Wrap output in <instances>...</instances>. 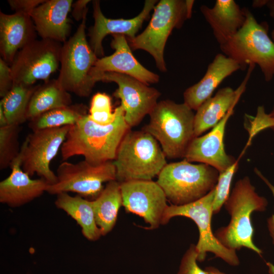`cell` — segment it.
Wrapping results in <instances>:
<instances>
[{
    "mask_svg": "<svg viewBox=\"0 0 274 274\" xmlns=\"http://www.w3.org/2000/svg\"><path fill=\"white\" fill-rule=\"evenodd\" d=\"M115 120L108 125H98L91 120L88 114L71 125L61 147L62 160L77 155L93 165H98L115 159L119 146L130 129L120 105L116 107Z\"/></svg>",
    "mask_w": 274,
    "mask_h": 274,
    "instance_id": "obj_1",
    "label": "cell"
},
{
    "mask_svg": "<svg viewBox=\"0 0 274 274\" xmlns=\"http://www.w3.org/2000/svg\"><path fill=\"white\" fill-rule=\"evenodd\" d=\"M267 204L266 199L256 193L248 177L237 181L224 203L230 221L228 225L216 231L217 239L229 249L235 251L245 247L261 256L262 250L253 241L251 215L253 212L264 211Z\"/></svg>",
    "mask_w": 274,
    "mask_h": 274,
    "instance_id": "obj_2",
    "label": "cell"
},
{
    "mask_svg": "<svg viewBox=\"0 0 274 274\" xmlns=\"http://www.w3.org/2000/svg\"><path fill=\"white\" fill-rule=\"evenodd\" d=\"M143 129L159 143L166 157L184 158L194 138L195 114L184 102L169 100L157 102Z\"/></svg>",
    "mask_w": 274,
    "mask_h": 274,
    "instance_id": "obj_3",
    "label": "cell"
},
{
    "mask_svg": "<svg viewBox=\"0 0 274 274\" xmlns=\"http://www.w3.org/2000/svg\"><path fill=\"white\" fill-rule=\"evenodd\" d=\"M116 180H152L167 164L159 143L145 130L131 131L123 138L113 161Z\"/></svg>",
    "mask_w": 274,
    "mask_h": 274,
    "instance_id": "obj_4",
    "label": "cell"
},
{
    "mask_svg": "<svg viewBox=\"0 0 274 274\" xmlns=\"http://www.w3.org/2000/svg\"><path fill=\"white\" fill-rule=\"evenodd\" d=\"M244 10V24L220 49L244 69L250 64L257 65L265 80L270 81L274 77V41L268 34V25L259 23L247 8Z\"/></svg>",
    "mask_w": 274,
    "mask_h": 274,
    "instance_id": "obj_5",
    "label": "cell"
},
{
    "mask_svg": "<svg viewBox=\"0 0 274 274\" xmlns=\"http://www.w3.org/2000/svg\"><path fill=\"white\" fill-rule=\"evenodd\" d=\"M219 175L210 165L193 164L184 159L167 163L156 182L172 204L182 206L201 198L213 190Z\"/></svg>",
    "mask_w": 274,
    "mask_h": 274,
    "instance_id": "obj_6",
    "label": "cell"
},
{
    "mask_svg": "<svg viewBox=\"0 0 274 274\" xmlns=\"http://www.w3.org/2000/svg\"><path fill=\"white\" fill-rule=\"evenodd\" d=\"M194 1L161 0L155 5L146 29L134 38L127 39L131 50L142 49L154 58L157 67L167 70L164 51L167 40L174 28L181 27L190 18Z\"/></svg>",
    "mask_w": 274,
    "mask_h": 274,
    "instance_id": "obj_7",
    "label": "cell"
},
{
    "mask_svg": "<svg viewBox=\"0 0 274 274\" xmlns=\"http://www.w3.org/2000/svg\"><path fill=\"white\" fill-rule=\"evenodd\" d=\"M88 10L75 33L62 46L60 68L57 79L68 92L80 97H87L96 83L92 75V68L98 59L86 35Z\"/></svg>",
    "mask_w": 274,
    "mask_h": 274,
    "instance_id": "obj_8",
    "label": "cell"
},
{
    "mask_svg": "<svg viewBox=\"0 0 274 274\" xmlns=\"http://www.w3.org/2000/svg\"><path fill=\"white\" fill-rule=\"evenodd\" d=\"M215 195V188L204 197L192 203L182 206H168L162 225L167 224L170 219L176 216H184L192 219L197 225L199 231V238L196 245L197 261H204L207 253L211 252L216 257L220 258L229 265L237 266L239 264V260L235 251L222 245L212 230Z\"/></svg>",
    "mask_w": 274,
    "mask_h": 274,
    "instance_id": "obj_9",
    "label": "cell"
},
{
    "mask_svg": "<svg viewBox=\"0 0 274 274\" xmlns=\"http://www.w3.org/2000/svg\"><path fill=\"white\" fill-rule=\"evenodd\" d=\"M57 182L49 185L46 192L52 195L73 192L90 200H94L104 189L103 183L116 180L113 161L93 165L85 160L77 163L66 161L57 169Z\"/></svg>",
    "mask_w": 274,
    "mask_h": 274,
    "instance_id": "obj_10",
    "label": "cell"
},
{
    "mask_svg": "<svg viewBox=\"0 0 274 274\" xmlns=\"http://www.w3.org/2000/svg\"><path fill=\"white\" fill-rule=\"evenodd\" d=\"M62 45L50 40H35L20 50L10 65L13 85L48 81L60 64Z\"/></svg>",
    "mask_w": 274,
    "mask_h": 274,
    "instance_id": "obj_11",
    "label": "cell"
},
{
    "mask_svg": "<svg viewBox=\"0 0 274 274\" xmlns=\"http://www.w3.org/2000/svg\"><path fill=\"white\" fill-rule=\"evenodd\" d=\"M71 126L46 128L32 131L21 148V167L29 176L36 174L50 185L57 180L50 164L65 141Z\"/></svg>",
    "mask_w": 274,
    "mask_h": 274,
    "instance_id": "obj_12",
    "label": "cell"
},
{
    "mask_svg": "<svg viewBox=\"0 0 274 274\" xmlns=\"http://www.w3.org/2000/svg\"><path fill=\"white\" fill-rule=\"evenodd\" d=\"M95 82H113L118 85L114 96L121 100L125 120L131 128L149 115L157 104L160 92L156 89L126 75L106 72L95 75Z\"/></svg>",
    "mask_w": 274,
    "mask_h": 274,
    "instance_id": "obj_13",
    "label": "cell"
},
{
    "mask_svg": "<svg viewBox=\"0 0 274 274\" xmlns=\"http://www.w3.org/2000/svg\"><path fill=\"white\" fill-rule=\"evenodd\" d=\"M122 206L127 213L143 218L149 224L148 229L162 225L168 207L165 194L157 182L133 180L120 183Z\"/></svg>",
    "mask_w": 274,
    "mask_h": 274,
    "instance_id": "obj_14",
    "label": "cell"
},
{
    "mask_svg": "<svg viewBox=\"0 0 274 274\" xmlns=\"http://www.w3.org/2000/svg\"><path fill=\"white\" fill-rule=\"evenodd\" d=\"M93 16L94 23L89 29V45L98 58L104 56L102 43L108 35H123L127 39L136 36L144 21L146 20L157 3L156 0H146L143 9L136 16L131 19H110L103 14L99 1H93Z\"/></svg>",
    "mask_w": 274,
    "mask_h": 274,
    "instance_id": "obj_15",
    "label": "cell"
},
{
    "mask_svg": "<svg viewBox=\"0 0 274 274\" xmlns=\"http://www.w3.org/2000/svg\"><path fill=\"white\" fill-rule=\"evenodd\" d=\"M234 107H232L209 132L193 139L187 149L184 159L190 162L208 164L219 173L235 162L234 157L226 153L224 144L226 125L233 113Z\"/></svg>",
    "mask_w": 274,
    "mask_h": 274,
    "instance_id": "obj_16",
    "label": "cell"
},
{
    "mask_svg": "<svg viewBox=\"0 0 274 274\" xmlns=\"http://www.w3.org/2000/svg\"><path fill=\"white\" fill-rule=\"evenodd\" d=\"M112 37L111 46L115 52L98 58L91 72L93 78L98 74L113 72L129 76L148 85L158 82L159 76L147 70L134 57L125 36L117 34Z\"/></svg>",
    "mask_w": 274,
    "mask_h": 274,
    "instance_id": "obj_17",
    "label": "cell"
},
{
    "mask_svg": "<svg viewBox=\"0 0 274 274\" xmlns=\"http://www.w3.org/2000/svg\"><path fill=\"white\" fill-rule=\"evenodd\" d=\"M10 175L0 182V202L19 207L41 196L50 184L44 179H32L21 167L20 151L10 167Z\"/></svg>",
    "mask_w": 274,
    "mask_h": 274,
    "instance_id": "obj_18",
    "label": "cell"
},
{
    "mask_svg": "<svg viewBox=\"0 0 274 274\" xmlns=\"http://www.w3.org/2000/svg\"><path fill=\"white\" fill-rule=\"evenodd\" d=\"M255 65H249L246 76L236 89L233 90L230 87L221 88L198 108L194 117V137L199 136L206 130L213 128L232 107L235 106L246 89Z\"/></svg>",
    "mask_w": 274,
    "mask_h": 274,
    "instance_id": "obj_19",
    "label": "cell"
},
{
    "mask_svg": "<svg viewBox=\"0 0 274 274\" xmlns=\"http://www.w3.org/2000/svg\"><path fill=\"white\" fill-rule=\"evenodd\" d=\"M37 31L31 17L15 12L12 14L0 12V53L10 66L17 52L36 40Z\"/></svg>",
    "mask_w": 274,
    "mask_h": 274,
    "instance_id": "obj_20",
    "label": "cell"
},
{
    "mask_svg": "<svg viewBox=\"0 0 274 274\" xmlns=\"http://www.w3.org/2000/svg\"><path fill=\"white\" fill-rule=\"evenodd\" d=\"M73 4L72 0H47L35 9L31 18L42 39L66 41L71 29L67 16Z\"/></svg>",
    "mask_w": 274,
    "mask_h": 274,
    "instance_id": "obj_21",
    "label": "cell"
},
{
    "mask_svg": "<svg viewBox=\"0 0 274 274\" xmlns=\"http://www.w3.org/2000/svg\"><path fill=\"white\" fill-rule=\"evenodd\" d=\"M239 70H245L235 60L223 53L217 54L209 64L201 80L189 87L183 93L184 102L196 111L227 77Z\"/></svg>",
    "mask_w": 274,
    "mask_h": 274,
    "instance_id": "obj_22",
    "label": "cell"
},
{
    "mask_svg": "<svg viewBox=\"0 0 274 274\" xmlns=\"http://www.w3.org/2000/svg\"><path fill=\"white\" fill-rule=\"evenodd\" d=\"M200 10L220 46L240 29L246 19L244 8L233 0H217L213 7L202 5Z\"/></svg>",
    "mask_w": 274,
    "mask_h": 274,
    "instance_id": "obj_23",
    "label": "cell"
},
{
    "mask_svg": "<svg viewBox=\"0 0 274 274\" xmlns=\"http://www.w3.org/2000/svg\"><path fill=\"white\" fill-rule=\"evenodd\" d=\"M55 204L76 221L86 239L95 241L102 236L101 230L96 223L92 200L79 195L73 196L63 192L57 195Z\"/></svg>",
    "mask_w": 274,
    "mask_h": 274,
    "instance_id": "obj_24",
    "label": "cell"
},
{
    "mask_svg": "<svg viewBox=\"0 0 274 274\" xmlns=\"http://www.w3.org/2000/svg\"><path fill=\"white\" fill-rule=\"evenodd\" d=\"M70 93L66 91L57 79L49 80L39 85L28 105L27 120H31L47 111L72 105Z\"/></svg>",
    "mask_w": 274,
    "mask_h": 274,
    "instance_id": "obj_25",
    "label": "cell"
},
{
    "mask_svg": "<svg viewBox=\"0 0 274 274\" xmlns=\"http://www.w3.org/2000/svg\"><path fill=\"white\" fill-rule=\"evenodd\" d=\"M92 203L96 223L102 235H105L115 226L119 210L122 206L120 183L116 180L108 182Z\"/></svg>",
    "mask_w": 274,
    "mask_h": 274,
    "instance_id": "obj_26",
    "label": "cell"
},
{
    "mask_svg": "<svg viewBox=\"0 0 274 274\" xmlns=\"http://www.w3.org/2000/svg\"><path fill=\"white\" fill-rule=\"evenodd\" d=\"M39 85H13L2 98L0 106L4 110L8 124L19 125L27 120L26 112L30 99Z\"/></svg>",
    "mask_w": 274,
    "mask_h": 274,
    "instance_id": "obj_27",
    "label": "cell"
},
{
    "mask_svg": "<svg viewBox=\"0 0 274 274\" xmlns=\"http://www.w3.org/2000/svg\"><path fill=\"white\" fill-rule=\"evenodd\" d=\"M83 104L71 105L47 111L29 121L28 126L33 131L60 127L76 124L87 114Z\"/></svg>",
    "mask_w": 274,
    "mask_h": 274,
    "instance_id": "obj_28",
    "label": "cell"
},
{
    "mask_svg": "<svg viewBox=\"0 0 274 274\" xmlns=\"http://www.w3.org/2000/svg\"><path fill=\"white\" fill-rule=\"evenodd\" d=\"M20 126L8 124L0 127V169L10 167L20 151L19 144Z\"/></svg>",
    "mask_w": 274,
    "mask_h": 274,
    "instance_id": "obj_29",
    "label": "cell"
},
{
    "mask_svg": "<svg viewBox=\"0 0 274 274\" xmlns=\"http://www.w3.org/2000/svg\"><path fill=\"white\" fill-rule=\"evenodd\" d=\"M88 117L94 123L100 125H108L116 119L117 110H112L111 97L105 93L98 92L92 97Z\"/></svg>",
    "mask_w": 274,
    "mask_h": 274,
    "instance_id": "obj_30",
    "label": "cell"
},
{
    "mask_svg": "<svg viewBox=\"0 0 274 274\" xmlns=\"http://www.w3.org/2000/svg\"><path fill=\"white\" fill-rule=\"evenodd\" d=\"M241 155L227 169L220 173L215 187V195L213 201V214L218 213L230 195V190L233 177L237 170Z\"/></svg>",
    "mask_w": 274,
    "mask_h": 274,
    "instance_id": "obj_31",
    "label": "cell"
},
{
    "mask_svg": "<svg viewBox=\"0 0 274 274\" xmlns=\"http://www.w3.org/2000/svg\"><path fill=\"white\" fill-rule=\"evenodd\" d=\"M245 127L249 134L247 143L245 147L249 146L253 139L260 131L271 128L274 131V107L269 114L265 113L263 106H259L255 116L246 115Z\"/></svg>",
    "mask_w": 274,
    "mask_h": 274,
    "instance_id": "obj_32",
    "label": "cell"
},
{
    "mask_svg": "<svg viewBox=\"0 0 274 274\" xmlns=\"http://www.w3.org/2000/svg\"><path fill=\"white\" fill-rule=\"evenodd\" d=\"M197 256L196 245L191 244L182 258L178 274H209L197 265Z\"/></svg>",
    "mask_w": 274,
    "mask_h": 274,
    "instance_id": "obj_33",
    "label": "cell"
},
{
    "mask_svg": "<svg viewBox=\"0 0 274 274\" xmlns=\"http://www.w3.org/2000/svg\"><path fill=\"white\" fill-rule=\"evenodd\" d=\"M13 86L10 66L2 58L0 59V96L4 97Z\"/></svg>",
    "mask_w": 274,
    "mask_h": 274,
    "instance_id": "obj_34",
    "label": "cell"
},
{
    "mask_svg": "<svg viewBox=\"0 0 274 274\" xmlns=\"http://www.w3.org/2000/svg\"><path fill=\"white\" fill-rule=\"evenodd\" d=\"M44 0H9L10 8L15 12H20L29 15L36 8L44 2Z\"/></svg>",
    "mask_w": 274,
    "mask_h": 274,
    "instance_id": "obj_35",
    "label": "cell"
},
{
    "mask_svg": "<svg viewBox=\"0 0 274 274\" xmlns=\"http://www.w3.org/2000/svg\"><path fill=\"white\" fill-rule=\"evenodd\" d=\"M90 2L89 0H78L73 4L72 14L76 20H82L85 13L88 10L87 5Z\"/></svg>",
    "mask_w": 274,
    "mask_h": 274,
    "instance_id": "obj_36",
    "label": "cell"
},
{
    "mask_svg": "<svg viewBox=\"0 0 274 274\" xmlns=\"http://www.w3.org/2000/svg\"><path fill=\"white\" fill-rule=\"evenodd\" d=\"M255 174L262 180L266 184L272 192L274 196V186L268 181V180L261 174V173L256 168L254 169ZM267 227L269 232L270 236L272 239V243L274 244V214L267 219Z\"/></svg>",
    "mask_w": 274,
    "mask_h": 274,
    "instance_id": "obj_37",
    "label": "cell"
},
{
    "mask_svg": "<svg viewBox=\"0 0 274 274\" xmlns=\"http://www.w3.org/2000/svg\"><path fill=\"white\" fill-rule=\"evenodd\" d=\"M8 125V121L5 115L4 110L0 106V127L5 126Z\"/></svg>",
    "mask_w": 274,
    "mask_h": 274,
    "instance_id": "obj_38",
    "label": "cell"
},
{
    "mask_svg": "<svg viewBox=\"0 0 274 274\" xmlns=\"http://www.w3.org/2000/svg\"><path fill=\"white\" fill-rule=\"evenodd\" d=\"M204 270L208 272L209 274H225L220 271L218 269L212 266L206 267Z\"/></svg>",
    "mask_w": 274,
    "mask_h": 274,
    "instance_id": "obj_39",
    "label": "cell"
},
{
    "mask_svg": "<svg viewBox=\"0 0 274 274\" xmlns=\"http://www.w3.org/2000/svg\"><path fill=\"white\" fill-rule=\"evenodd\" d=\"M266 4L269 8L270 16L274 19V0L267 1Z\"/></svg>",
    "mask_w": 274,
    "mask_h": 274,
    "instance_id": "obj_40",
    "label": "cell"
},
{
    "mask_svg": "<svg viewBox=\"0 0 274 274\" xmlns=\"http://www.w3.org/2000/svg\"><path fill=\"white\" fill-rule=\"evenodd\" d=\"M268 267V272L269 274H274V265L270 262L266 263Z\"/></svg>",
    "mask_w": 274,
    "mask_h": 274,
    "instance_id": "obj_41",
    "label": "cell"
},
{
    "mask_svg": "<svg viewBox=\"0 0 274 274\" xmlns=\"http://www.w3.org/2000/svg\"><path fill=\"white\" fill-rule=\"evenodd\" d=\"M272 40L274 41V29L271 32Z\"/></svg>",
    "mask_w": 274,
    "mask_h": 274,
    "instance_id": "obj_42",
    "label": "cell"
}]
</instances>
